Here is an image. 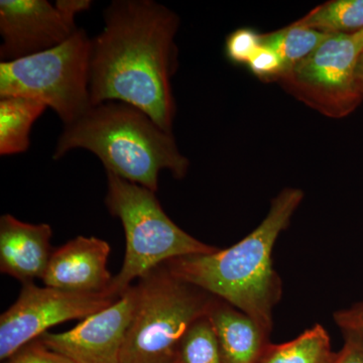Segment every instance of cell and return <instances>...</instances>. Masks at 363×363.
I'll return each mask as SVG.
<instances>
[{"label": "cell", "mask_w": 363, "mask_h": 363, "mask_svg": "<svg viewBox=\"0 0 363 363\" xmlns=\"http://www.w3.org/2000/svg\"><path fill=\"white\" fill-rule=\"evenodd\" d=\"M104 18V30L91 38V104L133 105L173 133L180 18L152 0H114Z\"/></svg>", "instance_id": "obj_1"}, {"label": "cell", "mask_w": 363, "mask_h": 363, "mask_svg": "<svg viewBox=\"0 0 363 363\" xmlns=\"http://www.w3.org/2000/svg\"><path fill=\"white\" fill-rule=\"evenodd\" d=\"M304 196L301 189H284L272 200L259 225L233 247L179 257L164 264L176 278L247 314L269 337L274 307L283 290L272 264V250Z\"/></svg>", "instance_id": "obj_2"}, {"label": "cell", "mask_w": 363, "mask_h": 363, "mask_svg": "<svg viewBox=\"0 0 363 363\" xmlns=\"http://www.w3.org/2000/svg\"><path fill=\"white\" fill-rule=\"evenodd\" d=\"M92 152L107 173L157 193L159 176L168 169L183 179L190 162L181 154L173 133L145 111L121 101L92 105L80 118L64 126L52 159L71 150Z\"/></svg>", "instance_id": "obj_3"}, {"label": "cell", "mask_w": 363, "mask_h": 363, "mask_svg": "<svg viewBox=\"0 0 363 363\" xmlns=\"http://www.w3.org/2000/svg\"><path fill=\"white\" fill-rule=\"evenodd\" d=\"M105 204L121 221L125 233L123 267L108 290L116 297L125 293L133 279L143 278L169 260L218 250L177 225L162 209L156 193L109 173Z\"/></svg>", "instance_id": "obj_4"}, {"label": "cell", "mask_w": 363, "mask_h": 363, "mask_svg": "<svg viewBox=\"0 0 363 363\" xmlns=\"http://www.w3.org/2000/svg\"><path fill=\"white\" fill-rule=\"evenodd\" d=\"M136 286L138 305L121 363H174L182 338L196 320L206 316L215 297L176 278L166 264Z\"/></svg>", "instance_id": "obj_5"}, {"label": "cell", "mask_w": 363, "mask_h": 363, "mask_svg": "<svg viewBox=\"0 0 363 363\" xmlns=\"http://www.w3.org/2000/svg\"><path fill=\"white\" fill-rule=\"evenodd\" d=\"M91 38L83 28L56 47L0 63V98L25 97L56 112L64 126L92 106Z\"/></svg>", "instance_id": "obj_6"}, {"label": "cell", "mask_w": 363, "mask_h": 363, "mask_svg": "<svg viewBox=\"0 0 363 363\" xmlns=\"http://www.w3.org/2000/svg\"><path fill=\"white\" fill-rule=\"evenodd\" d=\"M351 35H331L278 82L298 101L329 118L350 116L363 102L355 80L358 58Z\"/></svg>", "instance_id": "obj_7"}, {"label": "cell", "mask_w": 363, "mask_h": 363, "mask_svg": "<svg viewBox=\"0 0 363 363\" xmlns=\"http://www.w3.org/2000/svg\"><path fill=\"white\" fill-rule=\"evenodd\" d=\"M109 292H66L32 283L23 284L18 300L0 317V359L6 362L16 351L39 339L55 325L85 319L116 302Z\"/></svg>", "instance_id": "obj_8"}, {"label": "cell", "mask_w": 363, "mask_h": 363, "mask_svg": "<svg viewBox=\"0 0 363 363\" xmlns=\"http://www.w3.org/2000/svg\"><path fill=\"white\" fill-rule=\"evenodd\" d=\"M77 14L65 0H1L0 45L1 62L13 61L51 49L78 30Z\"/></svg>", "instance_id": "obj_9"}, {"label": "cell", "mask_w": 363, "mask_h": 363, "mask_svg": "<svg viewBox=\"0 0 363 363\" xmlns=\"http://www.w3.org/2000/svg\"><path fill=\"white\" fill-rule=\"evenodd\" d=\"M138 300V286H131L116 302L85 318L71 330L47 332L39 340L74 363H121Z\"/></svg>", "instance_id": "obj_10"}, {"label": "cell", "mask_w": 363, "mask_h": 363, "mask_svg": "<svg viewBox=\"0 0 363 363\" xmlns=\"http://www.w3.org/2000/svg\"><path fill=\"white\" fill-rule=\"evenodd\" d=\"M111 250L107 241L77 236L52 252L43 283L66 292H108L113 279L107 269Z\"/></svg>", "instance_id": "obj_11"}, {"label": "cell", "mask_w": 363, "mask_h": 363, "mask_svg": "<svg viewBox=\"0 0 363 363\" xmlns=\"http://www.w3.org/2000/svg\"><path fill=\"white\" fill-rule=\"evenodd\" d=\"M52 230L49 224H32L11 214L0 218V272L23 284L43 279L51 259Z\"/></svg>", "instance_id": "obj_12"}, {"label": "cell", "mask_w": 363, "mask_h": 363, "mask_svg": "<svg viewBox=\"0 0 363 363\" xmlns=\"http://www.w3.org/2000/svg\"><path fill=\"white\" fill-rule=\"evenodd\" d=\"M208 317L218 339L223 363L262 362L269 337L252 318L217 298Z\"/></svg>", "instance_id": "obj_13"}, {"label": "cell", "mask_w": 363, "mask_h": 363, "mask_svg": "<svg viewBox=\"0 0 363 363\" xmlns=\"http://www.w3.org/2000/svg\"><path fill=\"white\" fill-rule=\"evenodd\" d=\"M42 102L25 97L0 98V155L13 156L30 149L33 123L47 111Z\"/></svg>", "instance_id": "obj_14"}, {"label": "cell", "mask_w": 363, "mask_h": 363, "mask_svg": "<svg viewBox=\"0 0 363 363\" xmlns=\"http://www.w3.org/2000/svg\"><path fill=\"white\" fill-rule=\"evenodd\" d=\"M336 357L328 332L316 324L289 342L269 343L260 363H334Z\"/></svg>", "instance_id": "obj_15"}, {"label": "cell", "mask_w": 363, "mask_h": 363, "mask_svg": "<svg viewBox=\"0 0 363 363\" xmlns=\"http://www.w3.org/2000/svg\"><path fill=\"white\" fill-rule=\"evenodd\" d=\"M293 23L328 35H354L363 30V0H330Z\"/></svg>", "instance_id": "obj_16"}, {"label": "cell", "mask_w": 363, "mask_h": 363, "mask_svg": "<svg viewBox=\"0 0 363 363\" xmlns=\"http://www.w3.org/2000/svg\"><path fill=\"white\" fill-rule=\"evenodd\" d=\"M330 35L292 23L277 32L262 35V45L278 54L286 72L307 58Z\"/></svg>", "instance_id": "obj_17"}, {"label": "cell", "mask_w": 363, "mask_h": 363, "mask_svg": "<svg viewBox=\"0 0 363 363\" xmlns=\"http://www.w3.org/2000/svg\"><path fill=\"white\" fill-rule=\"evenodd\" d=\"M174 363H223L218 339L208 314L196 320L186 332Z\"/></svg>", "instance_id": "obj_18"}, {"label": "cell", "mask_w": 363, "mask_h": 363, "mask_svg": "<svg viewBox=\"0 0 363 363\" xmlns=\"http://www.w3.org/2000/svg\"><path fill=\"white\" fill-rule=\"evenodd\" d=\"M262 47V35L252 28H238L227 37L225 54L234 64H248Z\"/></svg>", "instance_id": "obj_19"}, {"label": "cell", "mask_w": 363, "mask_h": 363, "mask_svg": "<svg viewBox=\"0 0 363 363\" xmlns=\"http://www.w3.org/2000/svg\"><path fill=\"white\" fill-rule=\"evenodd\" d=\"M247 65L253 75L264 81H277L284 72L283 62L278 54L262 45Z\"/></svg>", "instance_id": "obj_20"}, {"label": "cell", "mask_w": 363, "mask_h": 363, "mask_svg": "<svg viewBox=\"0 0 363 363\" xmlns=\"http://www.w3.org/2000/svg\"><path fill=\"white\" fill-rule=\"evenodd\" d=\"M4 363H74L64 355L51 350L39 339L32 341L6 359Z\"/></svg>", "instance_id": "obj_21"}, {"label": "cell", "mask_w": 363, "mask_h": 363, "mask_svg": "<svg viewBox=\"0 0 363 363\" xmlns=\"http://www.w3.org/2000/svg\"><path fill=\"white\" fill-rule=\"evenodd\" d=\"M333 317L343 334H350L363 343V302L335 312Z\"/></svg>", "instance_id": "obj_22"}, {"label": "cell", "mask_w": 363, "mask_h": 363, "mask_svg": "<svg viewBox=\"0 0 363 363\" xmlns=\"http://www.w3.org/2000/svg\"><path fill=\"white\" fill-rule=\"evenodd\" d=\"M342 348L337 352L334 363H363V343L359 339L343 334Z\"/></svg>", "instance_id": "obj_23"}, {"label": "cell", "mask_w": 363, "mask_h": 363, "mask_svg": "<svg viewBox=\"0 0 363 363\" xmlns=\"http://www.w3.org/2000/svg\"><path fill=\"white\" fill-rule=\"evenodd\" d=\"M355 80L358 89L363 96V51L358 55L357 67H355Z\"/></svg>", "instance_id": "obj_24"}, {"label": "cell", "mask_w": 363, "mask_h": 363, "mask_svg": "<svg viewBox=\"0 0 363 363\" xmlns=\"http://www.w3.org/2000/svg\"><path fill=\"white\" fill-rule=\"evenodd\" d=\"M351 35H352L355 45H357L358 52H359L360 54V52L363 51V30Z\"/></svg>", "instance_id": "obj_25"}]
</instances>
